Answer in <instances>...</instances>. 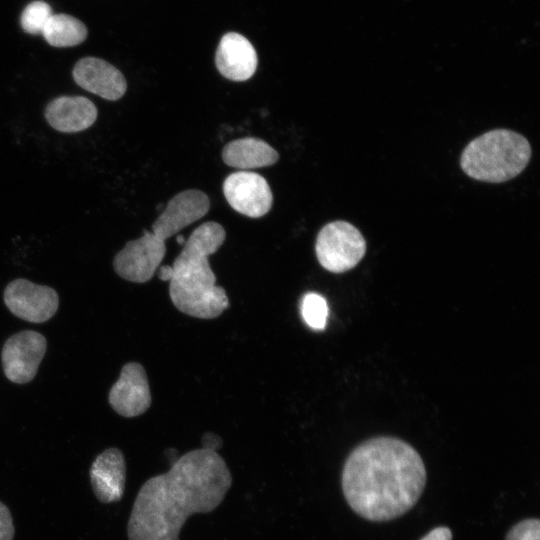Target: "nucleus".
Instances as JSON below:
<instances>
[{
    "mask_svg": "<svg viewBox=\"0 0 540 540\" xmlns=\"http://www.w3.org/2000/svg\"><path fill=\"white\" fill-rule=\"evenodd\" d=\"M228 204L238 213L259 218L269 212L273 195L266 179L254 172L238 171L223 183Z\"/></svg>",
    "mask_w": 540,
    "mask_h": 540,
    "instance_id": "obj_9",
    "label": "nucleus"
},
{
    "mask_svg": "<svg viewBox=\"0 0 540 540\" xmlns=\"http://www.w3.org/2000/svg\"><path fill=\"white\" fill-rule=\"evenodd\" d=\"M202 448L217 452L222 447V439L215 433L207 432L201 440Z\"/></svg>",
    "mask_w": 540,
    "mask_h": 540,
    "instance_id": "obj_22",
    "label": "nucleus"
},
{
    "mask_svg": "<svg viewBox=\"0 0 540 540\" xmlns=\"http://www.w3.org/2000/svg\"><path fill=\"white\" fill-rule=\"evenodd\" d=\"M426 479L424 462L410 444L381 436L352 450L343 467L341 484L355 513L369 521L383 522L413 508Z\"/></svg>",
    "mask_w": 540,
    "mask_h": 540,
    "instance_id": "obj_2",
    "label": "nucleus"
},
{
    "mask_svg": "<svg viewBox=\"0 0 540 540\" xmlns=\"http://www.w3.org/2000/svg\"><path fill=\"white\" fill-rule=\"evenodd\" d=\"M225 238L223 226L208 221L198 226L185 241L171 266L169 280L170 299L180 312L200 319H213L229 307L226 291L216 285V276L208 260Z\"/></svg>",
    "mask_w": 540,
    "mask_h": 540,
    "instance_id": "obj_3",
    "label": "nucleus"
},
{
    "mask_svg": "<svg viewBox=\"0 0 540 540\" xmlns=\"http://www.w3.org/2000/svg\"><path fill=\"white\" fill-rule=\"evenodd\" d=\"M452 531L446 526L432 529L420 540H452Z\"/></svg>",
    "mask_w": 540,
    "mask_h": 540,
    "instance_id": "obj_23",
    "label": "nucleus"
},
{
    "mask_svg": "<svg viewBox=\"0 0 540 540\" xmlns=\"http://www.w3.org/2000/svg\"><path fill=\"white\" fill-rule=\"evenodd\" d=\"M215 64L222 76L232 81H245L253 76L258 65L257 53L250 41L235 32L225 34L219 42Z\"/></svg>",
    "mask_w": 540,
    "mask_h": 540,
    "instance_id": "obj_13",
    "label": "nucleus"
},
{
    "mask_svg": "<svg viewBox=\"0 0 540 540\" xmlns=\"http://www.w3.org/2000/svg\"><path fill=\"white\" fill-rule=\"evenodd\" d=\"M41 34L53 47H73L85 41L87 27L79 19L64 13L52 14Z\"/></svg>",
    "mask_w": 540,
    "mask_h": 540,
    "instance_id": "obj_17",
    "label": "nucleus"
},
{
    "mask_svg": "<svg viewBox=\"0 0 540 540\" xmlns=\"http://www.w3.org/2000/svg\"><path fill=\"white\" fill-rule=\"evenodd\" d=\"M46 339L38 332L25 330L12 335L2 349L6 377L18 384L30 382L46 352Z\"/></svg>",
    "mask_w": 540,
    "mask_h": 540,
    "instance_id": "obj_8",
    "label": "nucleus"
},
{
    "mask_svg": "<svg viewBox=\"0 0 540 540\" xmlns=\"http://www.w3.org/2000/svg\"><path fill=\"white\" fill-rule=\"evenodd\" d=\"M126 465L122 452L109 448L99 454L90 468L94 494L102 503L119 501L124 493Z\"/></svg>",
    "mask_w": 540,
    "mask_h": 540,
    "instance_id": "obj_14",
    "label": "nucleus"
},
{
    "mask_svg": "<svg viewBox=\"0 0 540 540\" xmlns=\"http://www.w3.org/2000/svg\"><path fill=\"white\" fill-rule=\"evenodd\" d=\"M14 526L9 509L0 502V540H12Z\"/></svg>",
    "mask_w": 540,
    "mask_h": 540,
    "instance_id": "obj_21",
    "label": "nucleus"
},
{
    "mask_svg": "<svg viewBox=\"0 0 540 540\" xmlns=\"http://www.w3.org/2000/svg\"><path fill=\"white\" fill-rule=\"evenodd\" d=\"M505 540H540V520L528 518L516 523L507 532Z\"/></svg>",
    "mask_w": 540,
    "mask_h": 540,
    "instance_id": "obj_20",
    "label": "nucleus"
},
{
    "mask_svg": "<svg viewBox=\"0 0 540 540\" xmlns=\"http://www.w3.org/2000/svg\"><path fill=\"white\" fill-rule=\"evenodd\" d=\"M95 104L83 96H60L50 101L44 112L49 125L63 133L83 131L96 121Z\"/></svg>",
    "mask_w": 540,
    "mask_h": 540,
    "instance_id": "obj_15",
    "label": "nucleus"
},
{
    "mask_svg": "<svg viewBox=\"0 0 540 540\" xmlns=\"http://www.w3.org/2000/svg\"><path fill=\"white\" fill-rule=\"evenodd\" d=\"M72 76L78 86L103 99L115 101L126 92L127 82L119 69L97 57L78 60Z\"/></svg>",
    "mask_w": 540,
    "mask_h": 540,
    "instance_id": "obj_12",
    "label": "nucleus"
},
{
    "mask_svg": "<svg viewBox=\"0 0 540 540\" xmlns=\"http://www.w3.org/2000/svg\"><path fill=\"white\" fill-rule=\"evenodd\" d=\"M230 167L241 170L271 166L279 159L278 152L259 138L245 137L227 143L221 153Z\"/></svg>",
    "mask_w": 540,
    "mask_h": 540,
    "instance_id": "obj_16",
    "label": "nucleus"
},
{
    "mask_svg": "<svg viewBox=\"0 0 540 540\" xmlns=\"http://www.w3.org/2000/svg\"><path fill=\"white\" fill-rule=\"evenodd\" d=\"M4 303L15 316L28 322L42 323L57 311L59 298L54 289L26 279H15L4 290Z\"/></svg>",
    "mask_w": 540,
    "mask_h": 540,
    "instance_id": "obj_7",
    "label": "nucleus"
},
{
    "mask_svg": "<svg viewBox=\"0 0 540 540\" xmlns=\"http://www.w3.org/2000/svg\"><path fill=\"white\" fill-rule=\"evenodd\" d=\"M315 252L319 264L325 270L343 273L362 260L366 252V241L354 225L337 220L321 228L316 238Z\"/></svg>",
    "mask_w": 540,
    "mask_h": 540,
    "instance_id": "obj_5",
    "label": "nucleus"
},
{
    "mask_svg": "<svg viewBox=\"0 0 540 540\" xmlns=\"http://www.w3.org/2000/svg\"><path fill=\"white\" fill-rule=\"evenodd\" d=\"M177 242H178L179 244H184V243H185L184 237H183L182 235L178 236V237H177Z\"/></svg>",
    "mask_w": 540,
    "mask_h": 540,
    "instance_id": "obj_25",
    "label": "nucleus"
},
{
    "mask_svg": "<svg viewBox=\"0 0 540 540\" xmlns=\"http://www.w3.org/2000/svg\"><path fill=\"white\" fill-rule=\"evenodd\" d=\"M232 484L224 459L207 449L191 450L169 471L140 488L128 521L129 540H179L186 519L213 511Z\"/></svg>",
    "mask_w": 540,
    "mask_h": 540,
    "instance_id": "obj_1",
    "label": "nucleus"
},
{
    "mask_svg": "<svg viewBox=\"0 0 540 540\" xmlns=\"http://www.w3.org/2000/svg\"><path fill=\"white\" fill-rule=\"evenodd\" d=\"M51 6L41 0L32 1L26 5L20 16L22 29L29 34H40L52 15Z\"/></svg>",
    "mask_w": 540,
    "mask_h": 540,
    "instance_id": "obj_18",
    "label": "nucleus"
},
{
    "mask_svg": "<svg viewBox=\"0 0 540 540\" xmlns=\"http://www.w3.org/2000/svg\"><path fill=\"white\" fill-rule=\"evenodd\" d=\"M157 276L162 281H169L172 276V267L169 265L161 266L157 269Z\"/></svg>",
    "mask_w": 540,
    "mask_h": 540,
    "instance_id": "obj_24",
    "label": "nucleus"
},
{
    "mask_svg": "<svg viewBox=\"0 0 540 540\" xmlns=\"http://www.w3.org/2000/svg\"><path fill=\"white\" fill-rule=\"evenodd\" d=\"M532 154L528 140L512 130L494 129L473 139L463 150L460 166L469 177L502 183L519 175Z\"/></svg>",
    "mask_w": 540,
    "mask_h": 540,
    "instance_id": "obj_4",
    "label": "nucleus"
},
{
    "mask_svg": "<svg viewBox=\"0 0 540 540\" xmlns=\"http://www.w3.org/2000/svg\"><path fill=\"white\" fill-rule=\"evenodd\" d=\"M165 254V241L145 230L140 238L127 242L115 255L113 268L127 281L145 283L155 275Z\"/></svg>",
    "mask_w": 540,
    "mask_h": 540,
    "instance_id": "obj_6",
    "label": "nucleus"
},
{
    "mask_svg": "<svg viewBox=\"0 0 540 540\" xmlns=\"http://www.w3.org/2000/svg\"><path fill=\"white\" fill-rule=\"evenodd\" d=\"M301 314L305 323L312 329H324L328 316L325 298L317 293H307L302 299Z\"/></svg>",
    "mask_w": 540,
    "mask_h": 540,
    "instance_id": "obj_19",
    "label": "nucleus"
},
{
    "mask_svg": "<svg viewBox=\"0 0 540 540\" xmlns=\"http://www.w3.org/2000/svg\"><path fill=\"white\" fill-rule=\"evenodd\" d=\"M109 403L119 415L135 417L151 405V393L144 367L137 362L125 364L109 392Z\"/></svg>",
    "mask_w": 540,
    "mask_h": 540,
    "instance_id": "obj_10",
    "label": "nucleus"
},
{
    "mask_svg": "<svg viewBox=\"0 0 540 540\" xmlns=\"http://www.w3.org/2000/svg\"><path fill=\"white\" fill-rule=\"evenodd\" d=\"M210 208L208 196L196 189H189L171 198L152 225V232L166 240L188 225L206 215Z\"/></svg>",
    "mask_w": 540,
    "mask_h": 540,
    "instance_id": "obj_11",
    "label": "nucleus"
}]
</instances>
